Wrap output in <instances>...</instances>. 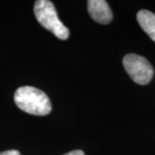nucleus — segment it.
Returning a JSON list of instances; mask_svg holds the SVG:
<instances>
[{
	"mask_svg": "<svg viewBox=\"0 0 155 155\" xmlns=\"http://www.w3.org/2000/svg\"><path fill=\"white\" fill-rule=\"evenodd\" d=\"M88 12L91 18L101 24H108L112 20V12L104 0H90L87 2Z\"/></svg>",
	"mask_w": 155,
	"mask_h": 155,
	"instance_id": "nucleus-4",
	"label": "nucleus"
},
{
	"mask_svg": "<svg viewBox=\"0 0 155 155\" xmlns=\"http://www.w3.org/2000/svg\"><path fill=\"white\" fill-rule=\"evenodd\" d=\"M137 20L141 28L155 42V14L147 10H141L137 13Z\"/></svg>",
	"mask_w": 155,
	"mask_h": 155,
	"instance_id": "nucleus-5",
	"label": "nucleus"
},
{
	"mask_svg": "<svg viewBox=\"0 0 155 155\" xmlns=\"http://www.w3.org/2000/svg\"><path fill=\"white\" fill-rule=\"evenodd\" d=\"M0 155H21L17 150H8L5 152L0 153Z\"/></svg>",
	"mask_w": 155,
	"mask_h": 155,
	"instance_id": "nucleus-6",
	"label": "nucleus"
},
{
	"mask_svg": "<svg viewBox=\"0 0 155 155\" xmlns=\"http://www.w3.org/2000/svg\"><path fill=\"white\" fill-rule=\"evenodd\" d=\"M64 155H84V153L82 150H74V151H72V152Z\"/></svg>",
	"mask_w": 155,
	"mask_h": 155,
	"instance_id": "nucleus-7",
	"label": "nucleus"
},
{
	"mask_svg": "<svg viewBox=\"0 0 155 155\" xmlns=\"http://www.w3.org/2000/svg\"><path fill=\"white\" fill-rule=\"evenodd\" d=\"M14 100L20 110L30 115L46 116L52 110L50 100L46 93L32 86H22L17 89Z\"/></svg>",
	"mask_w": 155,
	"mask_h": 155,
	"instance_id": "nucleus-1",
	"label": "nucleus"
},
{
	"mask_svg": "<svg viewBox=\"0 0 155 155\" xmlns=\"http://www.w3.org/2000/svg\"><path fill=\"white\" fill-rule=\"evenodd\" d=\"M122 63L127 74L138 84H147L153 76V68L142 56L129 54L123 58Z\"/></svg>",
	"mask_w": 155,
	"mask_h": 155,
	"instance_id": "nucleus-3",
	"label": "nucleus"
},
{
	"mask_svg": "<svg viewBox=\"0 0 155 155\" xmlns=\"http://www.w3.org/2000/svg\"><path fill=\"white\" fill-rule=\"evenodd\" d=\"M34 12L40 24L51 31L57 38L67 40L69 36L68 28L61 22L54 4L48 0H37L34 6Z\"/></svg>",
	"mask_w": 155,
	"mask_h": 155,
	"instance_id": "nucleus-2",
	"label": "nucleus"
}]
</instances>
